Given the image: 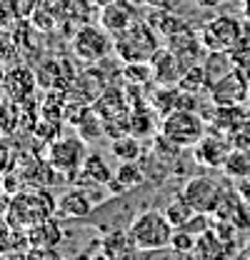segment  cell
<instances>
[{
  "mask_svg": "<svg viewBox=\"0 0 250 260\" xmlns=\"http://www.w3.org/2000/svg\"><path fill=\"white\" fill-rule=\"evenodd\" d=\"M58 215V200L45 188H23L20 193L10 195L5 220L15 230H28L48 218Z\"/></svg>",
  "mask_w": 250,
  "mask_h": 260,
  "instance_id": "1",
  "label": "cell"
},
{
  "mask_svg": "<svg viewBox=\"0 0 250 260\" xmlns=\"http://www.w3.org/2000/svg\"><path fill=\"white\" fill-rule=\"evenodd\" d=\"M160 48V35L145 20H135L128 30L113 35V50L123 63H150Z\"/></svg>",
  "mask_w": 250,
  "mask_h": 260,
  "instance_id": "2",
  "label": "cell"
},
{
  "mask_svg": "<svg viewBox=\"0 0 250 260\" xmlns=\"http://www.w3.org/2000/svg\"><path fill=\"white\" fill-rule=\"evenodd\" d=\"M128 233H130V240L135 243L138 250L150 253V250L170 248L173 235H175V228L170 225V220L165 218V213L145 210V213L135 215V220L128 228Z\"/></svg>",
  "mask_w": 250,
  "mask_h": 260,
  "instance_id": "3",
  "label": "cell"
},
{
  "mask_svg": "<svg viewBox=\"0 0 250 260\" xmlns=\"http://www.w3.org/2000/svg\"><path fill=\"white\" fill-rule=\"evenodd\" d=\"M160 133L180 148H193L208 133V125L198 110H173L160 118Z\"/></svg>",
  "mask_w": 250,
  "mask_h": 260,
  "instance_id": "4",
  "label": "cell"
},
{
  "mask_svg": "<svg viewBox=\"0 0 250 260\" xmlns=\"http://www.w3.org/2000/svg\"><path fill=\"white\" fill-rule=\"evenodd\" d=\"M73 55L78 60L88 65H98L103 63L113 50V35L105 30V28H98V25H83L80 30L73 35Z\"/></svg>",
  "mask_w": 250,
  "mask_h": 260,
  "instance_id": "5",
  "label": "cell"
},
{
  "mask_svg": "<svg viewBox=\"0 0 250 260\" xmlns=\"http://www.w3.org/2000/svg\"><path fill=\"white\" fill-rule=\"evenodd\" d=\"M200 40L208 48V53H213V50L230 53L235 45H240L245 40V30H243V23L238 18H233V15H218V18L208 20L200 28Z\"/></svg>",
  "mask_w": 250,
  "mask_h": 260,
  "instance_id": "6",
  "label": "cell"
},
{
  "mask_svg": "<svg viewBox=\"0 0 250 260\" xmlns=\"http://www.w3.org/2000/svg\"><path fill=\"white\" fill-rule=\"evenodd\" d=\"M225 190H228V188H225L220 180H215V178H210V175H195V178H190L185 185H183L180 195L185 198L188 205H190L195 213L215 215V210H218Z\"/></svg>",
  "mask_w": 250,
  "mask_h": 260,
  "instance_id": "7",
  "label": "cell"
},
{
  "mask_svg": "<svg viewBox=\"0 0 250 260\" xmlns=\"http://www.w3.org/2000/svg\"><path fill=\"white\" fill-rule=\"evenodd\" d=\"M85 158H88V148L80 135L78 138H58L48 148V162L60 175H78Z\"/></svg>",
  "mask_w": 250,
  "mask_h": 260,
  "instance_id": "8",
  "label": "cell"
},
{
  "mask_svg": "<svg viewBox=\"0 0 250 260\" xmlns=\"http://www.w3.org/2000/svg\"><path fill=\"white\" fill-rule=\"evenodd\" d=\"M233 140L230 135H223V133H215V130H208L195 145H193V158L198 165H205V168H223L230 150H233Z\"/></svg>",
  "mask_w": 250,
  "mask_h": 260,
  "instance_id": "9",
  "label": "cell"
},
{
  "mask_svg": "<svg viewBox=\"0 0 250 260\" xmlns=\"http://www.w3.org/2000/svg\"><path fill=\"white\" fill-rule=\"evenodd\" d=\"M208 90H210L213 105H243V100H248L250 78L243 70L235 68L228 75H223L220 80H215Z\"/></svg>",
  "mask_w": 250,
  "mask_h": 260,
  "instance_id": "10",
  "label": "cell"
},
{
  "mask_svg": "<svg viewBox=\"0 0 250 260\" xmlns=\"http://www.w3.org/2000/svg\"><path fill=\"white\" fill-rule=\"evenodd\" d=\"M98 185H78V188H70L58 198V218L63 220H80L85 215H90L95 203H100V198L95 193Z\"/></svg>",
  "mask_w": 250,
  "mask_h": 260,
  "instance_id": "11",
  "label": "cell"
},
{
  "mask_svg": "<svg viewBox=\"0 0 250 260\" xmlns=\"http://www.w3.org/2000/svg\"><path fill=\"white\" fill-rule=\"evenodd\" d=\"M165 48L175 53V58L183 63L185 70L193 68V65H200L205 58H208V48L203 45L200 35L193 32V28H188V30L178 32V35H173V38H168V40H165Z\"/></svg>",
  "mask_w": 250,
  "mask_h": 260,
  "instance_id": "12",
  "label": "cell"
},
{
  "mask_svg": "<svg viewBox=\"0 0 250 260\" xmlns=\"http://www.w3.org/2000/svg\"><path fill=\"white\" fill-rule=\"evenodd\" d=\"M35 78H38V85L45 88L48 93H63V90L73 88V83H75L78 75L73 73L70 63L58 60V58H50V60H45L35 70Z\"/></svg>",
  "mask_w": 250,
  "mask_h": 260,
  "instance_id": "13",
  "label": "cell"
},
{
  "mask_svg": "<svg viewBox=\"0 0 250 260\" xmlns=\"http://www.w3.org/2000/svg\"><path fill=\"white\" fill-rule=\"evenodd\" d=\"M35 85H38V78H35V73H33L30 68L15 65V68H10V70L5 73L3 93H5L8 100H13V103H25V100H30Z\"/></svg>",
  "mask_w": 250,
  "mask_h": 260,
  "instance_id": "14",
  "label": "cell"
},
{
  "mask_svg": "<svg viewBox=\"0 0 250 260\" xmlns=\"http://www.w3.org/2000/svg\"><path fill=\"white\" fill-rule=\"evenodd\" d=\"M210 130L223 135H235L248 125V108L243 105H215L210 113Z\"/></svg>",
  "mask_w": 250,
  "mask_h": 260,
  "instance_id": "15",
  "label": "cell"
},
{
  "mask_svg": "<svg viewBox=\"0 0 250 260\" xmlns=\"http://www.w3.org/2000/svg\"><path fill=\"white\" fill-rule=\"evenodd\" d=\"M135 20H140V18H138V13H135V8L130 3L113 0V3L103 5V10H100V28H105L110 35L128 30Z\"/></svg>",
  "mask_w": 250,
  "mask_h": 260,
  "instance_id": "16",
  "label": "cell"
},
{
  "mask_svg": "<svg viewBox=\"0 0 250 260\" xmlns=\"http://www.w3.org/2000/svg\"><path fill=\"white\" fill-rule=\"evenodd\" d=\"M150 68H153V80H155L158 85H178L180 78H183V73H185L183 63L165 45L150 58Z\"/></svg>",
  "mask_w": 250,
  "mask_h": 260,
  "instance_id": "17",
  "label": "cell"
},
{
  "mask_svg": "<svg viewBox=\"0 0 250 260\" xmlns=\"http://www.w3.org/2000/svg\"><path fill=\"white\" fill-rule=\"evenodd\" d=\"M215 218L225 220L238 230H245L250 228V213H248V203L240 198L238 190H225L223 200H220L218 210H215Z\"/></svg>",
  "mask_w": 250,
  "mask_h": 260,
  "instance_id": "18",
  "label": "cell"
},
{
  "mask_svg": "<svg viewBox=\"0 0 250 260\" xmlns=\"http://www.w3.org/2000/svg\"><path fill=\"white\" fill-rule=\"evenodd\" d=\"M25 240H28V248H55L63 240V225L60 220L53 215L38 225H33L25 230Z\"/></svg>",
  "mask_w": 250,
  "mask_h": 260,
  "instance_id": "19",
  "label": "cell"
},
{
  "mask_svg": "<svg viewBox=\"0 0 250 260\" xmlns=\"http://www.w3.org/2000/svg\"><path fill=\"white\" fill-rule=\"evenodd\" d=\"M113 178H115V173L110 170L108 160L100 153H88V158L78 173V180H83L88 185H110Z\"/></svg>",
  "mask_w": 250,
  "mask_h": 260,
  "instance_id": "20",
  "label": "cell"
},
{
  "mask_svg": "<svg viewBox=\"0 0 250 260\" xmlns=\"http://www.w3.org/2000/svg\"><path fill=\"white\" fill-rule=\"evenodd\" d=\"M93 108L103 115V120H108V118H113V115H120L125 110H130V105H128V93H125L120 85L108 83V88L98 95V100L93 103Z\"/></svg>",
  "mask_w": 250,
  "mask_h": 260,
  "instance_id": "21",
  "label": "cell"
},
{
  "mask_svg": "<svg viewBox=\"0 0 250 260\" xmlns=\"http://www.w3.org/2000/svg\"><path fill=\"white\" fill-rule=\"evenodd\" d=\"M145 23L160 35V40H168V38H173V35H178V32H183L190 28L185 20L178 18L173 10H158V8H153V10L145 15Z\"/></svg>",
  "mask_w": 250,
  "mask_h": 260,
  "instance_id": "22",
  "label": "cell"
},
{
  "mask_svg": "<svg viewBox=\"0 0 250 260\" xmlns=\"http://www.w3.org/2000/svg\"><path fill=\"white\" fill-rule=\"evenodd\" d=\"M195 255L198 260H228L230 250H228V240L215 233V228H210L208 233L198 235V245H195Z\"/></svg>",
  "mask_w": 250,
  "mask_h": 260,
  "instance_id": "23",
  "label": "cell"
},
{
  "mask_svg": "<svg viewBox=\"0 0 250 260\" xmlns=\"http://www.w3.org/2000/svg\"><path fill=\"white\" fill-rule=\"evenodd\" d=\"M145 183V170L138 160H128L120 162V168L115 170V178L110 183L113 193H123V190H130V188H138Z\"/></svg>",
  "mask_w": 250,
  "mask_h": 260,
  "instance_id": "24",
  "label": "cell"
},
{
  "mask_svg": "<svg viewBox=\"0 0 250 260\" xmlns=\"http://www.w3.org/2000/svg\"><path fill=\"white\" fill-rule=\"evenodd\" d=\"M103 250H105V258L108 260H130L133 258V250H138V248L130 240V233L115 230V233H110L103 240Z\"/></svg>",
  "mask_w": 250,
  "mask_h": 260,
  "instance_id": "25",
  "label": "cell"
},
{
  "mask_svg": "<svg viewBox=\"0 0 250 260\" xmlns=\"http://www.w3.org/2000/svg\"><path fill=\"white\" fill-rule=\"evenodd\" d=\"M225 173V178L240 183V180H248L250 178V148H233L225 165L220 168Z\"/></svg>",
  "mask_w": 250,
  "mask_h": 260,
  "instance_id": "26",
  "label": "cell"
},
{
  "mask_svg": "<svg viewBox=\"0 0 250 260\" xmlns=\"http://www.w3.org/2000/svg\"><path fill=\"white\" fill-rule=\"evenodd\" d=\"M110 155L123 162L140 160V155H143V143H140V138H135L133 133L120 135V138H113V140H110Z\"/></svg>",
  "mask_w": 250,
  "mask_h": 260,
  "instance_id": "27",
  "label": "cell"
},
{
  "mask_svg": "<svg viewBox=\"0 0 250 260\" xmlns=\"http://www.w3.org/2000/svg\"><path fill=\"white\" fill-rule=\"evenodd\" d=\"M203 68H205V75H208V88H210L215 80H220L223 75H228L230 70H235L230 53H225V50H213V53H208V58L203 60Z\"/></svg>",
  "mask_w": 250,
  "mask_h": 260,
  "instance_id": "28",
  "label": "cell"
},
{
  "mask_svg": "<svg viewBox=\"0 0 250 260\" xmlns=\"http://www.w3.org/2000/svg\"><path fill=\"white\" fill-rule=\"evenodd\" d=\"M158 113L150 108L148 110V105H138V108H130V133L135 135V138H145V135H150L153 130H155V120Z\"/></svg>",
  "mask_w": 250,
  "mask_h": 260,
  "instance_id": "29",
  "label": "cell"
},
{
  "mask_svg": "<svg viewBox=\"0 0 250 260\" xmlns=\"http://www.w3.org/2000/svg\"><path fill=\"white\" fill-rule=\"evenodd\" d=\"M163 213H165V218L170 220V225L175 228V230H178V228H185L188 223L193 220V215H195V210L188 205V200L183 198V195L173 198V200L165 205V210H163Z\"/></svg>",
  "mask_w": 250,
  "mask_h": 260,
  "instance_id": "30",
  "label": "cell"
},
{
  "mask_svg": "<svg viewBox=\"0 0 250 260\" xmlns=\"http://www.w3.org/2000/svg\"><path fill=\"white\" fill-rule=\"evenodd\" d=\"M75 128H78V135L83 140H98V138L105 135V120H103V115L95 108H88V113L83 115V120Z\"/></svg>",
  "mask_w": 250,
  "mask_h": 260,
  "instance_id": "31",
  "label": "cell"
},
{
  "mask_svg": "<svg viewBox=\"0 0 250 260\" xmlns=\"http://www.w3.org/2000/svg\"><path fill=\"white\" fill-rule=\"evenodd\" d=\"M178 85H180L183 90H188V93H195V95H200L203 90H208V75H205L203 63L188 68L185 73H183V78H180V83H178Z\"/></svg>",
  "mask_w": 250,
  "mask_h": 260,
  "instance_id": "32",
  "label": "cell"
},
{
  "mask_svg": "<svg viewBox=\"0 0 250 260\" xmlns=\"http://www.w3.org/2000/svg\"><path fill=\"white\" fill-rule=\"evenodd\" d=\"M123 80L128 85L143 88V85H148L153 80V68H150V63H125Z\"/></svg>",
  "mask_w": 250,
  "mask_h": 260,
  "instance_id": "33",
  "label": "cell"
},
{
  "mask_svg": "<svg viewBox=\"0 0 250 260\" xmlns=\"http://www.w3.org/2000/svg\"><path fill=\"white\" fill-rule=\"evenodd\" d=\"M195 245H198V235H193V233H188L183 228H178L175 235H173L170 250H175V253H195Z\"/></svg>",
  "mask_w": 250,
  "mask_h": 260,
  "instance_id": "34",
  "label": "cell"
},
{
  "mask_svg": "<svg viewBox=\"0 0 250 260\" xmlns=\"http://www.w3.org/2000/svg\"><path fill=\"white\" fill-rule=\"evenodd\" d=\"M13 105H18V103H13L8 98L0 103V135H5V133H10L15 128V110H13Z\"/></svg>",
  "mask_w": 250,
  "mask_h": 260,
  "instance_id": "35",
  "label": "cell"
},
{
  "mask_svg": "<svg viewBox=\"0 0 250 260\" xmlns=\"http://www.w3.org/2000/svg\"><path fill=\"white\" fill-rule=\"evenodd\" d=\"M25 255H28V260H63L55 253V248H30Z\"/></svg>",
  "mask_w": 250,
  "mask_h": 260,
  "instance_id": "36",
  "label": "cell"
},
{
  "mask_svg": "<svg viewBox=\"0 0 250 260\" xmlns=\"http://www.w3.org/2000/svg\"><path fill=\"white\" fill-rule=\"evenodd\" d=\"M140 3L148 8H158V10H175L178 8V0H140Z\"/></svg>",
  "mask_w": 250,
  "mask_h": 260,
  "instance_id": "37",
  "label": "cell"
},
{
  "mask_svg": "<svg viewBox=\"0 0 250 260\" xmlns=\"http://www.w3.org/2000/svg\"><path fill=\"white\" fill-rule=\"evenodd\" d=\"M10 165H13V160H10V148L5 143H0V173H5Z\"/></svg>",
  "mask_w": 250,
  "mask_h": 260,
  "instance_id": "38",
  "label": "cell"
},
{
  "mask_svg": "<svg viewBox=\"0 0 250 260\" xmlns=\"http://www.w3.org/2000/svg\"><path fill=\"white\" fill-rule=\"evenodd\" d=\"M235 190H238V193H240V198H243V200H245V203H250V178H248V180H240V183H238V188H235Z\"/></svg>",
  "mask_w": 250,
  "mask_h": 260,
  "instance_id": "39",
  "label": "cell"
},
{
  "mask_svg": "<svg viewBox=\"0 0 250 260\" xmlns=\"http://www.w3.org/2000/svg\"><path fill=\"white\" fill-rule=\"evenodd\" d=\"M5 260H28V255H25V253H10Z\"/></svg>",
  "mask_w": 250,
  "mask_h": 260,
  "instance_id": "40",
  "label": "cell"
},
{
  "mask_svg": "<svg viewBox=\"0 0 250 260\" xmlns=\"http://www.w3.org/2000/svg\"><path fill=\"white\" fill-rule=\"evenodd\" d=\"M243 15H245V20L250 23V0H243Z\"/></svg>",
  "mask_w": 250,
  "mask_h": 260,
  "instance_id": "41",
  "label": "cell"
},
{
  "mask_svg": "<svg viewBox=\"0 0 250 260\" xmlns=\"http://www.w3.org/2000/svg\"><path fill=\"white\" fill-rule=\"evenodd\" d=\"M5 73H8V70L3 68V60H0V88H3V80H5Z\"/></svg>",
  "mask_w": 250,
  "mask_h": 260,
  "instance_id": "42",
  "label": "cell"
},
{
  "mask_svg": "<svg viewBox=\"0 0 250 260\" xmlns=\"http://www.w3.org/2000/svg\"><path fill=\"white\" fill-rule=\"evenodd\" d=\"M248 103H250V90H248Z\"/></svg>",
  "mask_w": 250,
  "mask_h": 260,
  "instance_id": "43",
  "label": "cell"
}]
</instances>
